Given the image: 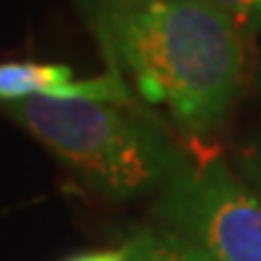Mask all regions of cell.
<instances>
[{"label":"cell","instance_id":"cell-10","mask_svg":"<svg viewBox=\"0 0 261 261\" xmlns=\"http://www.w3.org/2000/svg\"><path fill=\"white\" fill-rule=\"evenodd\" d=\"M259 77H261V70H259Z\"/></svg>","mask_w":261,"mask_h":261},{"label":"cell","instance_id":"cell-6","mask_svg":"<svg viewBox=\"0 0 261 261\" xmlns=\"http://www.w3.org/2000/svg\"><path fill=\"white\" fill-rule=\"evenodd\" d=\"M205 3L223 10L225 15L247 34L261 32V0H205Z\"/></svg>","mask_w":261,"mask_h":261},{"label":"cell","instance_id":"cell-1","mask_svg":"<svg viewBox=\"0 0 261 261\" xmlns=\"http://www.w3.org/2000/svg\"><path fill=\"white\" fill-rule=\"evenodd\" d=\"M112 70L189 133L227 119L244 83L242 29L205 0H145L112 8L83 3Z\"/></svg>","mask_w":261,"mask_h":261},{"label":"cell","instance_id":"cell-8","mask_svg":"<svg viewBox=\"0 0 261 261\" xmlns=\"http://www.w3.org/2000/svg\"><path fill=\"white\" fill-rule=\"evenodd\" d=\"M65 261H121V249H99V252H83L75 254Z\"/></svg>","mask_w":261,"mask_h":261},{"label":"cell","instance_id":"cell-2","mask_svg":"<svg viewBox=\"0 0 261 261\" xmlns=\"http://www.w3.org/2000/svg\"><path fill=\"white\" fill-rule=\"evenodd\" d=\"M15 123L97 194L126 201L162 189L181 155L133 107L32 97L3 104Z\"/></svg>","mask_w":261,"mask_h":261},{"label":"cell","instance_id":"cell-9","mask_svg":"<svg viewBox=\"0 0 261 261\" xmlns=\"http://www.w3.org/2000/svg\"><path fill=\"white\" fill-rule=\"evenodd\" d=\"M104 5H112V8H130V5H138V3H145V0H99Z\"/></svg>","mask_w":261,"mask_h":261},{"label":"cell","instance_id":"cell-3","mask_svg":"<svg viewBox=\"0 0 261 261\" xmlns=\"http://www.w3.org/2000/svg\"><path fill=\"white\" fill-rule=\"evenodd\" d=\"M152 213L211 261H261V194L220 160H181Z\"/></svg>","mask_w":261,"mask_h":261},{"label":"cell","instance_id":"cell-5","mask_svg":"<svg viewBox=\"0 0 261 261\" xmlns=\"http://www.w3.org/2000/svg\"><path fill=\"white\" fill-rule=\"evenodd\" d=\"M121 261H211L172 227H138L119 244Z\"/></svg>","mask_w":261,"mask_h":261},{"label":"cell","instance_id":"cell-7","mask_svg":"<svg viewBox=\"0 0 261 261\" xmlns=\"http://www.w3.org/2000/svg\"><path fill=\"white\" fill-rule=\"evenodd\" d=\"M237 167H240V174L244 181L261 194V138L240 150Z\"/></svg>","mask_w":261,"mask_h":261},{"label":"cell","instance_id":"cell-4","mask_svg":"<svg viewBox=\"0 0 261 261\" xmlns=\"http://www.w3.org/2000/svg\"><path fill=\"white\" fill-rule=\"evenodd\" d=\"M32 97L48 99H85L133 107V94L116 70L94 77H75L73 68L63 63L8 61L0 63V107Z\"/></svg>","mask_w":261,"mask_h":261}]
</instances>
